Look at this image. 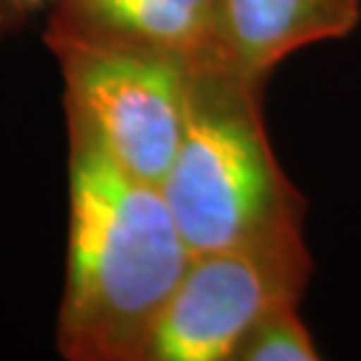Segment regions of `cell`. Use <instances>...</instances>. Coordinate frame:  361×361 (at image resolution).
Here are the masks:
<instances>
[{"label":"cell","mask_w":361,"mask_h":361,"mask_svg":"<svg viewBox=\"0 0 361 361\" xmlns=\"http://www.w3.org/2000/svg\"><path fill=\"white\" fill-rule=\"evenodd\" d=\"M62 107L70 217L56 350L67 361H150L193 252L161 188L121 166L80 107Z\"/></svg>","instance_id":"1"},{"label":"cell","mask_w":361,"mask_h":361,"mask_svg":"<svg viewBox=\"0 0 361 361\" xmlns=\"http://www.w3.org/2000/svg\"><path fill=\"white\" fill-rule=\"evenodd\" d=\"M265 80L231 65L190 73L180 150L161 193L193 255L305 228V195L273 153Z\"/></svg>","instance_id":"2"},{"label":"cell","mask_w":361,"mask_h":361,"mask_svg":"<svg viewBox=\"0 0 361 361\" xmlns=\"http://www.w3.org/2000/svg\"><path fill=\"white\" fill-rule=\"evenodd\" d=\"M310 273L305 231L193 255L155 326L150 361H233L268 313L300 305Z\"/></svg>","instance_id":"3"},{"label":"cell","mask_w":361,"mask_h":361,"mask_svg":"<svg viewBox=\"0 0 361 361\" xmlns=\"http://www.w3.org/2000/svg\"><path fill=\"white\" fill-rule=\"evenodd\" d=\"M62 102L80 107L121 166L161 188L180 150L190 67L134 54L51 49Z\"/></svg>","instance_id":"4"},{"label":"cell","mask_w":361,"mask_h":361,"mask_svg":"<svg viewBox=\"0 0 361 361\" xmlns=\"http://www.w3.org/2000/svg\"><path fill=\"white\" fill-rule=\"evenodd\" d=\"M43 43L51 49L174 59L201 70L231 65L222 46V0H51Z\"/></svg>","instance_id":"5"},{"label":"cell","mask_w":361,"mask_h":361,"mask_svg":"<svg viewBox=\"0 0 361 361\" xmlns=\"http://www.w3.org/2000/svg\"><path fill=\"white\" fill-rule=\"evenodd\" d=\"M359 22L361 0H222V46L231 67L268 80L292 54L348 38Z\"/></svg>","instance_id":"6"},{"label":"cell","mask_w":361,"mask_h":361,"mask_svg":"<svg viewBox=\"0 0 361 361\" xmlns=\"http://www.w3.org/2000/svg\"><path fill=\"white\" fill-rule=\"evenodd\" d=\"M310 329L305 326L297 305L268 313L241 340L233 361H319Z\"/></svg>","instance_id":"7"},{"label":"cell","mask_w":361,"mask_h":361,"mask_svg":"<svg viewBox=\"0 0 361 361\" xmlns=\"http://www.w3.org/2000/svg\"><path fill=\"white\" fill-rule=\"evenodd\" d=\"M38 8L35 0H0V43L19 32Z\"/></svg>","instance_id":"8"}]
</instances>
